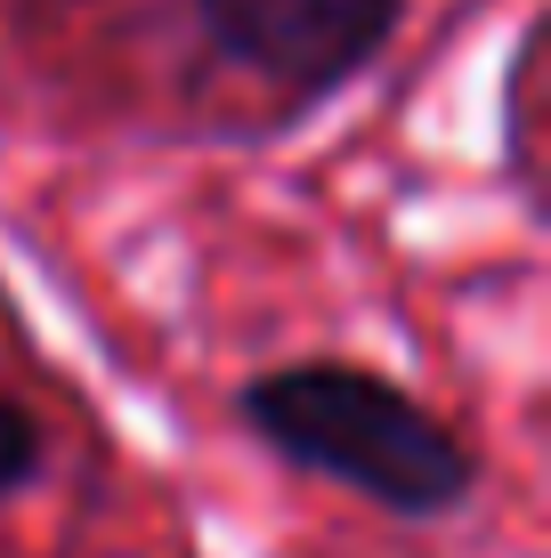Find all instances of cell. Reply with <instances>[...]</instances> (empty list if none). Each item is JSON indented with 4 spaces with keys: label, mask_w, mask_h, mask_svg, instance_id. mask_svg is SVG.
Listing matches in <instances>:
<instances>
[{
    "label": "cell",
    "mask_w": 551,
    "mask_h": 558,
    "mask_svg": "<svg viewBox=\"0 0 551 558\" xmlns=\"http://www.w3.org/2000/svg\"><path fill=\"white\" fill-rule=\"evenodd\" d=\"M243 421L309 477L366 494L397 518H446L470 502V453L414 389L366 364H284L243 389Z\"/></svg>",
    "instance_id": "obj_1"
},
{
    "label": "cell",
    "mask_w": 551,
    "mask_h": 558,
    "mask_svg": "<svg viewBox=\"0 0 551 558\" xmlns=\"http://www.w3.org/2000/svg\"><path fill=\"white\" fill-rule=\"evenodd\" d=\"M195 9L243 73L300 98H333L390 49L406 0H195Z\"/></svg>",
    "instance_id": "obj_2"
},
{
    "label": "cell",
    "mask_w": 551,
    "mask_h": 558,
    "mask_svg": "<svg viewBox=\"0 0 551 558\" xmlns=\"http://www.w3.org/2000/svg\"><path fill=\"white\" fill-rule=\"evenodd\" d=\"M33 470H41V437H33V421H25L16 397H0V502L33 486Z\"/></svg>",
    "instance_id": "obj_3"
}]
</instances>
